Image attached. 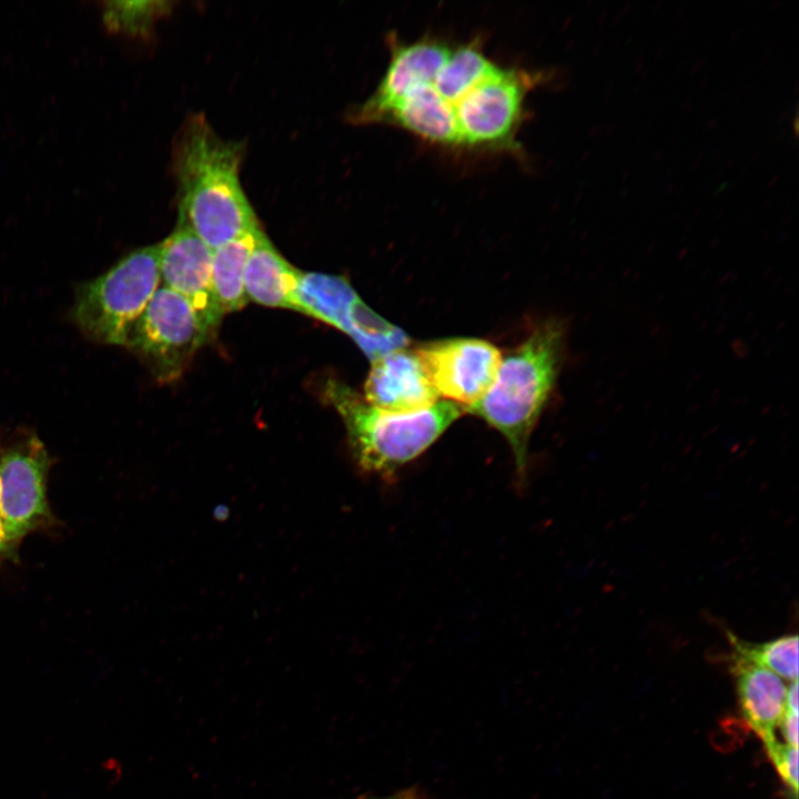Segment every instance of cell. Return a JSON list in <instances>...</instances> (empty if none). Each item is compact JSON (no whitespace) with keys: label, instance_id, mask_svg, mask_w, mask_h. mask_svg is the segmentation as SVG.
Here are the masks:
<instances>
[{"label":"cell","instance_id":"cell-21","mask_svg":"<svg viewBox=\"0 0 799 799\" xmlns=\"http://www.w3.org/2000/svg\"><path fill=\"white\" fill-rule=\"evenodd\" d=\"M364 799H419L415 791L405 790L402 792L394 793L392 796L382 798H364Z\"/></svg>","mask_w":799,"mask_h":799},{"label":"cell","instance_id":"cell-8","mask_svg":"<svg viewBox=\"0 0 799 799\" xmlns=\"http://www.w3.org/2000/svg\"><path fill=\"white\" fill-rule=\"evenodd\" d=\"M532 80L524 71L498 65L467 92L455 111L459 146L498 149L513 144Z\"/></svg>","mask_w":799,"mask_h":799},{"label":"cell","instance_id":"cell-3","mask_svg":"<svg viewBox=\"0 0 799 799\" xmlns=\"http://www.w3.org/2000/svg\"><path fill=\"white\" fill-rule=\"evenodd\" d=\"M324 394L343 419L356 464L383 479L423 454L464 413L447 401L414 413L383 411L335 380L326 381Z\"/></svg>","mask_w":799,"mask_h":799},{"label":"cell","instance_id":"cell-5","mask_svg":"<svg viewBox=\"0 0 799 799\" xmlns=\"http://www.w3.org/2000/svg\"><path fill=\"white\" fill-rule=\"evenodd\" d=\"M51 466L52 458L33 431L0 427V520L8 544L18 553L27 536L61 527L48 498Z\"/></svg>","mask_w":799,"mask_h":799},{"label":"cell","instance_id":"cell-11","mask_svg":"<svg viewBox=\"0 0 799 799\" xmlns=\"http://www.w3.org/2000/svg\"><path fill=\"white\" fill-rule=\"evenodd\" d=\"M438 398L415 350L401 347L372 361L364 384L368 404L392 413H414L434 406Z\"/></svg>","mask_w":799,"mask_h":799},{"label":"cell","instance_id":"cell-17","mask_svg":"<svg viewBox=\"0 0 799 799\" xmlns=\"http://www.w3.org/2000/svg\"><path fill=\"white\" fill-rule=\"evenodd\" d=\"M781 780L790 790V797H798V747L780 744L777 739L763 745Z\"/></svg>","mask_w":799,"mask_h":799},{"label":"cell","instance_id":"cell-14","mask_svg":"<svg viewBox=\"0 0 799 799\" xmlns=\"http://www.w3.org/2000/svg\"><path fill=\"white\" fill-rule=\"evenodd\" d=\"M263 231L246 232L213 251L212 284L223 313L241 310L247 303L244 272L247 260Z\"/></svg>","mask_w":799,"mask_h":799},{"label":"cell","instance_id":"cell-9","mask_svg":"<svg viewBox=\"0 0 799 799\" xmlns=\"http://www.w3.org/2000/svg\"><path fill=\"white\" fill-rule=\"evenodd\" d=\"M415 352L438 395L463 409L486 394L503 356L494 344L472 337L426 342Z\"/></svg>","mask_w":799,"mask_h":799},{"label":"cell","instance_id":"cell-1","mask_svg":"<svg viewBox=\"0 0 799 799\" xmlns=\"http://www.w3.org/2000/svg\"><path fill=\"white\" fill-rule=\"evenodd\" d=\"M241 143L222 139L203 115L181 128L173 150L179 220L212 251L259 229L240 182Z\"/></svg>","mask_w":799,"mask_h":799},{"label":"cell","instance_id":"cell-20","mask_svg":"<svg viewBox=\"0 0 799 799\" xmlns=\"http://www.w3.org/2000/svg\"><path fill=\"white\" fill-rule=\"evenodd\" d=\"M785 711L798 714V680L787 687Z\"/></svg>","mask_w":799,"mask_h":799},{"label":"cell","instance_id":"cell-16","mask_svg":"<svg viewBox=\"0 0 799 799\" xmlns=\"http://www.w3.org/2000/svg\"><path fill=\"white\" fill-rule=\"evenodd\" d=\"M169 9L162 1H112L105 3L103 19L113 31L143 36Z\"/></svg>","mask_w":799,"mask_h":799},{"label":"cell","instance_id":"cell-10","mask_svg":"<svg viewBox=\"0 0 799 799\" xmlns=\"http://www.w3.org/2000/svg\"><path fill=\"white\" fill-rule=\"evenodd\" d=\"M160 277L164 286L183 296L212 335L224 313L212 284L213 251L185 224L159 243Z\"/></svg>","mask_w":799,"mask_h":799},{"label":"cell","instance_id":"cell-4","mask_svg":"<svg viewBox=\"0 0 799 799\" xmlns=\"http://www.w3.org/2000/svg\"><path fill=\"white\" fill-rule=\"evenodd\" d=\"M159 244L135 250L104 274L78 285L71 318L90 341L125 345L159 289Z\"/></svg>","mask_w":799,"mask_h":799},{"label":"cell","instance_id":"cell-7","mask_svg":"<svg viewBox=\"0 0 799 799\" xmlns=\"http://www.w3.org/2000/svg\"><path fill=\"white\" fill-rule=\"evenodd\" d=\"M299 312L344 332L372 361L406 346V333L381 317L343 276L301 272L296 291Z\"/></svg>","mask_w":799,"mask_h":799},{"label":"cell","instance_id":"cell-12","mask_svg":"<svg viewBox=\"0 0 799 799\" xmlns=\"http://www.w3.org/2000/svg\"><path fill=\"white\" fill-rule=\"evenodd\" d=\"M730 671L735 678L738 706L744 719L763 745L777 739L786 704L787 687L780 677L766 668L730 655Z\"/></svg>","mask_w":799,"mask_h":799},{"label":"cell","instance_id":"cell-2","mask_svg":"<svg viewBox=\"0 0 799 799\" xmlns=\"http://www.w3.org/2000/svg\"><path fill=\"white\" fill-rule=\"evenodd\" d=\"M566 330L547 320L502 361L486 394L464 408L484 419L507 441L518 481L526 478L532 432L547 404L562 368Z\"/></svg>","mask_w":799,"mask_h":799},{"label":"cell","instance_id":"cell-19","mask_svg":"<svg viewBox=\"0 0 799 799\" xmlns=\"http://www.w3.org/2000/svg\"><path fill=\"white\" fill-rule=\"evenodd\" d=\"M19 553L13 550L8 544L0 520V566L4 563H17Z\"/></svg>","mask_w":799,"mask_h":799},{"label":"cell","instance_id":"cell-15","mask_svg":"<svg viewBox=\"0 0 799 799\" xmlns=\"http://www.w3.org/2000/svg\"><path fill=\"white\" fill-rule=\"evenodd\" d=\"M731 656L768 669L788 681L798 680V636L787 634L777 638L752 643L728 630Z\"/></svg>","mask_w":799,"mask_h":799},{"label":"cell","instance_id":"cell-6","mask_svg":"<svg viewBox=\"0 0 799 799\" xmlns=\"http://www.w3.org/2000/svg\"><path fill=\"white\" fill-rule=\"evenodd\" d=\"M212 335L191 304L162 286L131 327L125 345L160 382L176 380Z\"/></svg>","mask_w":799,"mask_h":799},{"label":"cell","instance_id":"cell-18","mask_svg":"<svg viewBox=\"0 0 799 799\" xmlns=\"http://www.w3.org/2000/svg\"><path fill=\"white\" fill-rule=\"evenodd\" d=\"M778 726L786 744L798 747V714L785 711Z\"/></svg>","mask_w":799,"mask_h":799},{"label":"cell","instance_id":"cell-13","mask_svg":"<svg viewBox=\"0 0 799 799\" xmlns=\"http://www.w3.org/2000/svg\"><path fill=\"white\" fill-rule=\"evenodd\" d=\"M300 274L301 271L291 265L263 233L245 266L246 299L265 306L299 311Z\"/></svg>","mask_w":799,"mask_h":799}]
</instances>
